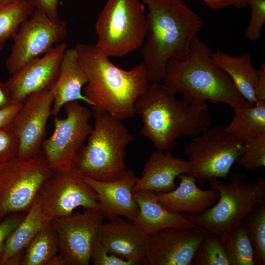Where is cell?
Here are the masks:
<instances>
[{
	"instance_id": "cell-1",
	"label": "cell",
	"mask_w": 265,
	"mask_h": 265,
	"mask_svg": "<svg viewBox=\"0 0 265 265\" xmlns=\"http://www.w3.org/2000/svg\"><path fill=\"white\" fill-rule=\"evenodd\" d=\"M140 0L149 10L142 63L149 82H162L168 62L188 56L203 20L184 0Z\"/></svg>"
},
{
	"instance_id": "cell-2",
	"label": "cell",
	"mask_w": 265,
	"mask_h": 265,
	"mask_svg": "<svg viewBox=\"0 0 265 265\" xmlns=\"http://www.w3.org/2000/svg\"><path fill=\"white\" fill-rule=\"evenodd\" d=\"M75 48L88 79L83 94L93 109L107 112L121 121L133 117L137 99L150 85L142 62L124 70L95 45L79 43Z\"/></svg>"
},
{
	"instance_id": "cell-3",
	"label": "cell",
	"mask_w": 265,
	"mask_h": 265,
	"mask_svg": "<svg viewBox=\"0 0 265 265\" xmlns=\"http://www.w3.org/2000/svg\"><path fill=\"white\" fill-rule=\"evenodd\" d=\"M135 109L142 120L141 133L163 151L174 149L178 138L200 134L211 122L207 103L197 106L178 100L162 82H152L137 99Z\"/></svg>"
},
{
	"instance_id": "cell-4",
	"label": "cell",
	"mask_w": 265,
	"mask_h": 265,
	"mask_svg": "<svg viewBox=\"0 0 265 265\" xmlns=\"http://www.w3.org/2000/svg\"><path fill=\"white\" fill-rule=\"evenodd\" d=\"M208 45L195 36L188 56L167 63L162 83L173 94L197 106L212 102L225 103L234 109L251 106L230 77L212 61Z\"/></svg>"
},
{
	"instance_id": "cell-5",
	"label": "cell",
	"mask_w": 265,
	"mask_h": 265,
	"mask_svg": "<svg viewBox=\"0 0 265 265\" xmlns=\"http://www.w3.org/2000/svg\"><path fill=\"white\" fill-rule=\"evenodd\" d=\"M94 127L87 143L79 150L73 170L81 177L112 181L126 171V148L133 136L121 120L109 113L93 109Z\"/></svg>"
},
{
	"instance_id": "cell-6",
	"label": "cell",
	"mask_w": 265,
	"mask_h": 265,
	"mask_svg": "<svg viewBox=\"0 0 265 265\" xmlns=\"http://www.w3.org/2000/svg\"><path fill=\"white\" fill-rule=\"evenodd\" d=\"M209 182L211 188L219 192L215 205L201 214H182L196 226L217 235L224 242L231 231L265 200V177L248 180L234 175L226 181L212 179Z\"/></svg>"
},
{
	"instance_id": "cell-7",
	"label": "cell",
	"mask_w": 265,
	"mask_h": 265,
	"mask_svg": "<svg viewBox=\"0 0 265 265\" xmlns=\"http://www.w3.org/2000/svg\"><path fill=\"white\" fill-rule=\"evenodd\" d=\"M140 0H107L95 25V46L109 57H123L144 43L147 23Z\"/></svg>"
},
{
	"instance_id": "cell-8",
	"label": "cell",
	"mask_w": 265,
	"mask_h": 265,
	"mask_svg": "<svg viewBox=\"0 0 265 265\" xmlns=\"http://www.w3.org/2000/svg\"><path fill=\"white\" fill-rule=\"evenodd\" d=\"M244 142L225 126L208 129L192 138L184 148L190 163L186 174L195 178L199 186L212 179H227L233 165L244 151Z\"/></svg>"
},
{
	"instance_id": "cell-9",
	"label": "cell",
	"mask_w": 265,
	"mask_h": 265,
	"mask_svg": "<svg viewBox=\"0 0 265 265\" xmlns=\"http://www.w3.org/2000/svg\"><path fill=\"white\" fill-rule=\"evenodd\" d=\"M41 151L27 159L0 163V221L15 212H27L44 182L53 174Z\"/></svg>"
},
{
	"instance_id": "cell-10",
	"label": "cell",
	"mask_w": 265,
	"mask_h": 265,
	"mask_svg": "<svg viewBox=\"0 0 265 265\" xmlns=\"http://www.w3.org/2000/svg\"><path fill=\"white\" fill-rule=\"evenodd\" d=\"M65 118L54 117V131L45 139L41 151L46 161L54 172L67 173L73 170L74 160L93 130L90 123L91 112L79 101L63 106Z\"/></svg>"
},
{
	"instance_id": "cell-11",
	"label": "cell",
	"mask_w": 265,
	"mask_h": 265,
	"mask_svg": "<svg viewBox=\"0 0 265 265\" xmlns=\"http://www.w3.org/2000/svg\"><path fill=\"white\" fill-rule=\"evenodd\" d=\"M105 216L99 210L85 209L53 220L59 251L49 265H88Z\"/></svg>"
},
{
	"instance_id": "cell-12",
	"label": "cell",
	"mask_w": 265,
	"mask_h": 265,
	"mask_svg": "<svg viewBox=\"0 0 265 265\" xmlns=\"http://www.w3.org/2000/svg\"><path fill=\"white\" fill-rule=\"evenodd\" d=\"M68 34L65 23L53 19L35 8L31 15L20 25L13 37L14 43L5 62L12 75L60 43Z\"/></svg>"
},
{
	"instance_id": "cell-13",
	"label": "cell",
	"mask_w": 265,
	"mask_h": 265,
	"mask_svg": "<svg viewBox=\"0 0 265 265\" xmlns=\"http://www.w3.org/2000/svg\"><path fill=\"white\" fill-rule=\"evenodd\" d=\"M35 200L47 224L72 213L79 207L100 210L96 192L73 170L53 172L42 184Z\"/></svg>"
},
{
	"instance_id": "cell-14",
	"label": "cell",
	"mask_w": 265,
	"mask_h": 265,
	"mask_svg": "<svg viewBox=\"0 0 265 265\" xmlns=\"http://www.w3.org/2000/svg\"><path fill=\"white\" fill-rule=\"evenodd\" d=\"M209 233L196 226L169 227L149 235L146 265H192L199 244Z\"/></svg>"
},
{
	"instance_id": "cell-15",
	"label": "cell",
	"mask_w": 265,
	"mask_h": 265,
	"mask_svg": "<svg viewBox=\"0 0 265 265\" xmlns=\"http://www.w3.org/2000/svg\"><path fill=\"white\" fill-rule=\"evenodd\" d=\"M53 101L50 90L32 93L23 103L12 122L19 141L17 157L30 159L41 152Z\"/></svg>"
},
{
	"instance_id": "cell-16",
	"label": "cell",
	"mask_w": 265,
	"mask_h": 265,
	"mask_svg": "<svg viewBox=\"0 0 265 265\" xmlns=\"http://www.w3.org/2000/svg\"><path fill=\"white\" fill-rule=\"evenodd\" d=\"M67 48L65 42L52 48L11 75L5 82L12 103H22L33 93L52 90L59 75L61 62Z\"/></svg>"
},
{
	"instance_id": "cell-17",
	"label": "cell",
	"mask_w": 265,
	"mask_h": 265,
	"mask_svg": "<svg viewBox=\"0 0 265 265\" xmlns=\"http://www.w3.org/2000/svg\"><path fill=\"white\" fill-rule=\"evenodd\" d=\"M148 237L133 221L119 216L102 224L97 239L109 253L138 265H146Z\"/></svg>"
},
{
	"instance_id": "cell-18",
	"label": "cell",
	"mask_w": 265,
	"mask_h": 265,
	"mask_svg": "<svg viewBox=\"0 0 265 265\" xmlns=\"http://www.w3.org/2000/svg\"><path fill=\"white\" fill-rule=\"evenodd\" d=\"M96 192L100 211L111 220L123 216L132 221L139 213L138 206L133 196V189L138 177L132 170H126L118 179L99 181L82 177Z\"/></svg>"
},
{
	"instance_id": "cell-19",
	"label": "cell",
	"mask_w": 265,
	"mask_h": 265,
	"mask_svg": "<svg viewBox=\"0 0 265 265\" xmlns=\"http://www.w3.org/2000/svg\"><path fill=\"white\" fill-rule=\"evenodd\" d=\"M188 160L173 156L170 152L158 150L153 152L144 166L142 177L138 178L133 192L149 190L167 192L175 189L176 178L190 170Z\"/></svg>"
},
{
	"instance_id": "cell-20",
	"label": "cell",
	"mask_w": 265,
	"mask_h": 265,
	"mask_svg": "<svg viewBox=\"0 0 265 265\" xmlns=\"http://www.w3.org/2000/svg\"><path fill=\"white\" fill-rule=\"evenodd\" d=\"M178 186L167 192L156 193L159 202L169 211L201 214L218 201V191L213 188L201 189L193 176L183 173L178 176Z\"/></svg>"
},
{
	"instance_id": "cell-21",
	"label": "cell",
	"mask_w": 265,
	"mask_h": 265,
	"mask_svg": "<svg viewBox=\"0 0 265 265\" xmlns=\"http://www.w3.org/2000/svg\"><path fill=\"white\" fill-rule=\"evenodd\" d=\"M88 81L75 48H67L60 66L59 75L52 89L53 97L52 116H56L62 107L67 103L82 101L92 106L91 102L82 93Z\"/></svg>"
},
{
	"instance_id": "cell-22",
	"label": "cell",
	"mask_w": 265,
	"mask_h": 265,
	"mask_svg": "<svg viewBox=\"0 0 265 265\" xmlns=\"http://www.w3.org/2000/svg\"><path fill=\"white\" fill-rule=\"evenodd\" d=\"M139 213L133 221L147 235L169 227H193L196 225L182 214L171 212L158 200L156 192H133Z\"/></svg>"
},
{
	"instance_id": "cell-23",
	"label": "cell",
	"mask_w": 265,
	"mask_h": 265,
	"mask_svg": "<svg viewBox=\"0 0 265 265\" xmlns=\"http://www.w3.org/2000/svg\"><path fill=\"white\" fill-rule=\"evenodd\" d=\"M211 56L213 63L230 77L241 96L254 106L257 72L253 66L251 54L246 53L235 56L217 50L211 52Z\"/></svg>"
},
{
	"instance_id": "cell-24",
	"label": "cell",
	"mask_w": 265,
	"mask_h": 265,
	"mask_svg": "<svg viewBox=\"0 0 265 265\" xmlns=\"http://www.w3.org/2000/svg\"><path fill=\"white\" fill-rule=\"evenodd\" d=\"M46 224L40 206L34 199L25 218L6 238L0 265H5L6 261L14 255L25 253L28 245Z\"/></svg>"
},
{
	"instance_id": "cell-25",
	"label": "cell",
	"mask_w": 265,
	"mask_h": 265,
	"mask_svg": "<svg viewBox=\"0 0 265 265\" xmlns=\"http://www.w3.org/2000/svg\"><path fill=\"white\" fill-rule=\"evenodd\" d=\"M235 114L226 130L247 142L265 133V101H257L254 106L234 109Z\"/></svg>"
},
{
	"instance_id": "cell-26",
	"label": "cell",
	"mask_w": 265,
	"mask_h": 265,
	"mask_svg": "<svg viewBox=\"0 0 265 265\" xmlns=\"http://www.w3.org/2000/svg\"><path fill=\"white\" fill-rule=\"evenodd\" d=\"M59 251L58 240L51 223L45 225L26 249L23 265H49Z\"/></svg>"
},
{
	"instance_id": "cell-27",
	"label": "cell",
	"mask_w": 265,
	"mask_h": 265,
	"mask_svg": "<svg viewBox=\"0 0 265 265\" xmlns=\"http://www.w3.org/2000/svg\"><path fill=\"white\" fill-rule=\"evenodd\" d=\"M34 9L32 0H14L0 6V50L13 38L21 24L31 15Z\"/></svg>"
},
{
	"instance_id": "cell-28",
	"label": "cell",
	"mask_w": 265,
	"mask_h": 265,
	"mask_svg": "<svg viewBox=\"0 0 265 265\" xmlns=\"http://www.w3.org/2000/svg\"><path fill=\"white\" fill-rule=\"evenodd\" d=\"M223 243L231 265H256L253 247L243 222L231 231Z\"/></svg>"
},
{
	"instance_id": "cell-29",
	"label": "cell",
	"mask_w": 265,
	"mask_h": 265,
	"mask_svg": "<svg viewBox=\"0 0 265 265\" xmlns=\"http://www.w3.org/2000/svg\"><path fill=\"white\" fill-rule=\"evenodd\" d=\"M246 226L254 252L256 265H265V200L248 214Z\"/></svg>"
},
{
	"instance_id": "cell-30",
	"label": "cell",
	"mask_w": 265,
	"mask_h": 265,
	"mask_svg": "<svg viewBox=\"0 0 265 265\" xmlns=\"http://www.w3.org/2000/svg\"><path fill=\"white\" fill-rule=\"evenodd\" d=\"M192 265H231L223 242L210 232L202 239L194 255Z\"/></svg>"
},
{
	"instance_id": "cell-31",
	"label": "cell",
	"mask_w": 265,
	"mask_h": 265,
	"mask_svg": "<svg viewBox=\"0 0 265 265\" xmlns=\"http://www.w3.org/2000/svg\"><path fill=\"white\" fill-rule=\"evenodd\" d=\"M250 171H256L265 166V133L244 143L242 154L236 161Z\"/></svg>"
},
{
	"instance_id": "cell-32",
	"label": "cell",
	"mask_w": 265,
	"mask_h": 265,
	"mask_svg": "<svg viewBox=\"0 0 265 265\" xmlns=\"http://www.w3.org/2000/svg\"><path fill=\"white\" fill-rule=\"evenodd\" d=\"M251 16L244 36L251 41H256L261 36L265 24V0H249Z\"/></svg>"
},
{
	"instance_id": "cell-33",
	"label": "cell",
	"mask_w": 265,
	"mask_h": 265,
	"mask_svg": "<svg viewBox=\"0 0 265 265\" xmlns=\"http://www.w3.org/2000/svg\"><path fill=\"white\" fill-rule=\"evenodd\" d=\"M19 148V141L11 123L0 129V163L16 158Z\"/></svg>"
},
{
	"instance_id": "cell-34",
	"label": "cell",
	"mask_w": 265,
	"mask_h": 265,
	"mask_svg": "<svg viewBox=\"0 0 265 265\" xmlns=\"http://www.w3.org/2000/svg\"><path fill=\"white\" fill-rule=\"evenodd\" d=\"M91 262L95 265H134L129 261L109 253L98 239L92 250Z\"/></svg>"
},
{
	"instance_id": "cell-35",
	"label": "cell",
	"mask_w": 265,
	"mask_h": 265,
	"mask_svg": "<svg viewBox=\"0 0 265 265\" xmlns=\"http://www.w3.org/2000/svg\"><path fill=\"white\" fill-rule=\"evenodd\" d=\"M21 212L11 213L0 222V262L5 251L6 238L25 218L26 214Z\"/></svg>"
},
{
	"instance_id": "cell-36",
	"label": "cell",
	"mask_w": 265,
	"mask_h": 265,
	"mask_svg": "<svg viewBox=\"0 0 265 265\" xmlns=\"http://www.w3.org/2000/svg\"><path fill=\"white\" fill-rule=\"evenodd\" d=\"M35 8H38L53 19H58L59 0H32Z\"/></svg>"
},
{
	"instance_id": "cell-37",
	"label": "cell",
	"mask_w": 265,
	"mask_h": 265,
	"mask_svg": "<svg viewBox=\"0 0 265 265\" xmlns=\"http://www.w3.org/2000/svg\"><path fill=\"white\" fill-rule=\"evenodd\" d=\"M22 105L23 103H12L0 109V129L12 123Z\"/></svg>"
},
{
	"instance_id": "cell-38",
	"label": "cell",
	"mask_w": 265,
	"mask_h": 265,
	"mask_svg": "<svg viewBox=\"0 0 265 265\" xmlns=\"http://www.w3.org/2000/svg\"><path fill=\"white\" fill-rule=\"evenodd\" d=\"M257 72V80L254 88L255 97L257 101H265V64L262 63Z\"/></svg>"
},
{
	"instance_id": "cell-39",
	"label": "cell",
	"mask_w": 265,
	"mask_h": 265,
	"mask_svg": "<svg viewBox=\"0 0 265 265\" xmlns=\"http://www.w3.org/2000/svg\"><path fill=\"white\" fill-rule=\"evenodd\" d=\"M12 103L11 95L5 82L0 80V109Z\"/></svg>"
},
{
	"instance_id": "cell-40",
	"label": "cell",
	"mask_w": 265,
	"mask_h": 265,
	"mask_svg": "<svg viewBox=\"0 0 265 265\" xmlns=\"http://www.w3.org/2000/svg\"><path fill=\"white\" fill-rule=\"evenodd\" d=\"M209 8L217 10L232 6L233 0H202Z\"/></svg>"
},
{
	"instance_id": "cell-41",
	"label": "cell",
	"mask_w": 265,
	"mask_h": 265,
	"mask_svg": "<svg viewBox=\"0 0 265 265\" xmlns=\"http://www.w3.org/2000/svg\"><path fill=\"white\" fill-rule=\"evenodd\" d=\"M249 0H233L232 6L241 9L245 8L249 4Z\"/></svg>"
},
{
	"instance_id": "cell-42",
	"label": "cell",
	"mask_w": 265,
	"mask_h": 265,
	"mask_svg": "<svg viewBox=\"0 0 265 265\" xmlns=\"http://www.w3.org/2000/svg\"><path fill=\"white\" fill-rule=\"evenodd\" d=\"M14 0H0V6L7 4Z\"/></svg>"
}]
</instances>
